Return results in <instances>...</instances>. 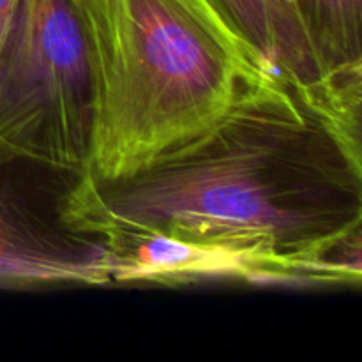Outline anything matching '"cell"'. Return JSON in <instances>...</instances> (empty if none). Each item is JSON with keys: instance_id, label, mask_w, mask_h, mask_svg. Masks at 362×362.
I'll return each instance as SVG.
<instances>
[{"instance_id": "cell-6", "label": "cell", "mask_w": 362, "mask_h": 362, "mask_svg": "<svg viewBox=\"0 0 362 362\" xmlns=\"http://www.w3.org/2000/svg\"><path fill=\"white\" fill-rule=\"evenodd\" d=\"M240 30L299 88L327 74L300 4L286 0H219Z\"/></svg>"}, {"instance_id": "cell-5", "label": "cell", "mask_w": 362, "mask_h": 362, "mask_svg": "<svg viewBox=\"0 0 362 362\" xmlns=\"http://www.w3.org/2000/svg\"><path fill=\"white\" fill-rule=\"evenodd\" d=\"M112 257L94 237L59 230L9 186H0V290L103 286Z\"/></svg>"}, {"instance_id": "cell-1", "label": "cell", "mask_w": 362, "mask_h": 362, "mask_svg": "<svg viewBox=\"0 0 362 362\" xmlns=\"http://www.w3.org/2000/svg\"><path fill=\"white\" fill-rule=\"evenodd\" d=\"M361 179L292 81L278 76L136 175H78L59 212L64 228L99 240L154 233L299 251L362 225Z\"/></svg>"}, {"instance_id": "cell-8", "label": "cell", "mask_w": 362, "mask_h": 362, "mask_svg": "<svg viewBox=\"0 0 362 362\" xmlns=\"http://www.w3.org/2000/svg\"><path fill=\"white\" fill-rule=\"evenodd\" d=\"M20 4L21 0H0V62H2L4 49H6L11 30L16 21Z\"/></svg>"}, {"instance_id": "cell-3", "label": "cell", "mask_w": 362, "mask_h": 362, "mask_svg": "<svg viewBox=\"0 0 362 362\" xmlns=\"http://www.w3.org/2000/svg\"><path fill=\"white\" fill-rule=\"evenodd\" d=\"M92 80L74 0H21L0 62V166L78 173L88 152Z\"/></svg>"}, {"instance_id": "cell-9", "label": "cell", "mask_w": 362, "mask_h": 362, "mask_svg": "<svg viewBox=\"0 0 362 362\" xmlns=\"http://www.w3.org/2000/svg\"><path fill=\"white\" fill-rule=\"evenodd\" d=\"M286 2H292V4H300V0H286Z\"/></svg>"}, {"instance_id": "cell-2", "label": "cell", "mask_w": 362, "mask_h": 362, "mask_svg": "<svg viewBox=\"0 0 362 362\" xmlns=\"http://www.w3.org/2000/svg\"><path fill=\"white\" fill-rule=\"evenodd\" d=\"M92 80L83 168L127 179L221 124L281 69L219 0H74Z\"/></svg>"}, {"instance_id": "cell-7", "label": "cell", "mask_w": 362, "mask_h": 362, "mask_svg": "<svg viewBox=\"0 0 362 362\" xmlns=\"http://www.w3.org/2000/svg\"><path fill=\"white\" fill-rule=\"evenodd\" d=\"M327 69L362 64V0H300Z\"/></svg>"}, {"instance_id": "cell-4", "label": "cell", "mask_w": 362, "mask_h": 362, "mask_svg": "<svg viewBox=\"0 0 362 362\" xmlns=\"http://www.w3.org/2000/svg\"><path fill=\"white\" fill-rule=\"evenodd\" d=\"M112 257V283L184 286L244 281L292 288L359 286L361 244L336 235L299 251L269 246L191 243L154 233H113L101 239Z\"/></svg>"}]
</instances>
